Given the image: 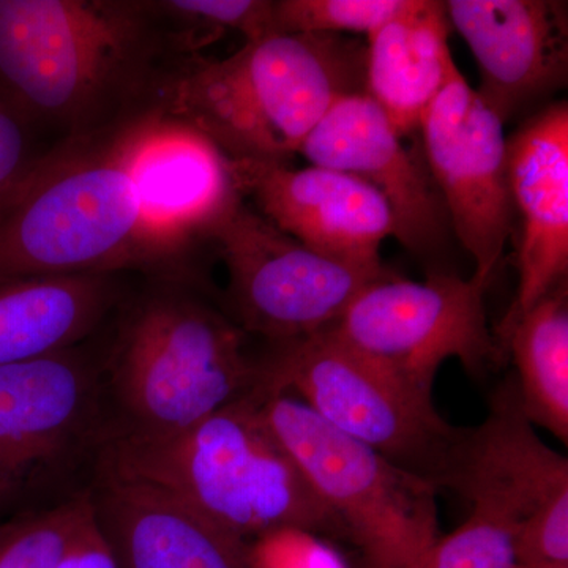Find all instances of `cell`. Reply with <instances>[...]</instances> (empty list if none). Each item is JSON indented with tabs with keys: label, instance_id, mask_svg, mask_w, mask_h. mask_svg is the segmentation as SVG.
Listing matches in <instances>:
<instances>
[{
	"label": "cell",
	"instance_id": "obj_1",
	"mask_svg": "<svg viewBox=\"0 0 568 568\" xmlns=\"http://www.w3.org/2000/svg\"><path fill=\"white\" fill-rule=\"evenodd\" d=\"M189 55L159 2L0 0V95L59 141L153 110Z\"/></svg>",
	"mask_w": 568,
	"mask_h": 568
},
{
	"label": "cell",
	"instance_id": "obj_2",
	"mask_svg": "<svg viewBox=\"0 0 568 568\" xmlns=\"http://www.w3.org/2000/svg\"><path fill=\"white\" fill-rule=\"evenodd\" d=\"M133 118L55 142L0 203V284L159 271L182 260L138 203L125 162Z\"/></svg>",
	"mask_w": 568,
	"mask_h": 568
},
{
	"label": "cell",
	"instance_id": "obj_3",
	"mask_svg": "<svg viewBox=\"0 0 568 568\" xmlns=\"http://www.w3.org/2000/svg\"><path fill=\"white\" fill-rule=\"evenodd\" d=\"M365 65L366 47L345 36L271 33L223 61L183 58L156 108L230 160L287 163L335 103L365 92Z\"/></svg>",
	"mask_w": 568,
	"mask_h": 568
},
{
	"label": "cell",
	"instance_id": "obj_4",
	"mask_svg": "<svg viewBox=\"0 0 568 568\" xmlns=\"http://www.w3.org/2000/svg\"><path fill=\"white\" fill-rule=\"evenodd\" d=\"M100 450V473L163 489L245 541L278 529L346 540L265 422L254 388L182 432L122 428L103 436Z\"/></svg>",
	"mask_w": 568,
	"mask_h": 568
},
{
	"label": "cell",
	"instance_id": "obj_5",
	"mask_svg": "<svg viewBox=\"0 0 568 568\" xmlns=\"http://www.w3.org/2000/svg\"><path fill=\"white\" fill-rule=\"evenodd\" d=\"M257 366L256 390L294 392L338 432L437 489L446 488L469 428L447 424L433 396L410 387L331 327L275 345Z\"/></svg>",
	"mask_w": 568,
	"mask_h": 568
},
{
	"label": "cell",
	"instance_id": "obj_6",
	"mask_svg": "<svg viewBox=\"0 0 568 568\" xmlns=\"http://www.w3.org/2000/svg\"><path fill=\"white\" fill-rule=\"evenodd\" d=\"M244 331L189 295L155 294L133 310L111 358L112 386L144 435L182 432L256 387Z\"/></svg>",
	"mask_w": 568,
	"mask_h": 568
},
{
	"label": "cell",
	"instance_id": "obj_7",
	"mask_svg": "<svg viewBox=\"0 0 568 568\" xmlns=\"http://www.w3.org/2000/svg\"><path fill=\"white\" fill-rule=\"evenodd\" d=\"M256 392L276 439L369 568H405L435 544V485L338 432L295 396Z\"/></svg>",
	"mask_w": 568,
	"mask_h": 568
},
{
	"label": "cell",
	"instance_id": "obj_8",
	"mask_svg": "<svg viewBox=\"0 0 568 568\" xmlns=\"http://www.w3.org/2000/svg\"><path fill=\"white\" fill-rule=\"evenodd\" d=\"M245 331L274 345L332 327L369 284L392 275L383 264L325 256L284 234L244 200L212 227Z\"/></svg>",
	"mask_w": 568,
	"mask_h": 568
},
{
	"label": "cell",
	"instance_id": "obj_9",
	"mask_svg": "<svg viewBox=\"0 0 568 568\" xmlns=\"http://www.w3.org/2000/svg\"><path fill=\"white\" fill-rule=\"evenodd\" d=\"M487 287L474 275L433 274L410 282L392 274L366 286L331 328L420 394L433 396L437 369L447 358L457 357L474 376L495 361Z\"/></svg>",
	"mask_w": 568,
	"mask_h": 568
},
{
	"label": "cell",
	"instance_id": "obj_10",
	"mask_svg": "<svg viewBox=\"0 0 568 568\" xmlns=\"http://www.w3.org/2000/svg\"><path fill=\"white\" fill-rule=\"evenodd\" d=\"M446 488L514 525L519 566H568V459L538 439L515 379L467 432Z\"/></svg>",
	"mask_w": 568,
	"mask_h": 568
},
{
	"label": "cell",
	"instance_id": "obj_11",
	"mask_svg": "<svg viewBox=\"0 0 568 568\" xmlns=\"http://www.w3.org/2000/svg\"><path fill=\"white\" fill-rule=\"evenodd\" d=\"M428 171L455 234L488 283L511 230V193L504 123L459 70L420 123Z\"/></svg>",
	"mask_w": 568,
	"mask_h": 568
},
{
	"label": "cell",
	"instance_id": "obj_12",
	"mask_svg": "<svg viewBox=\"0 0 568 568\" xmlns=\"http://www.w3.org/2000/svg\"><path fill=\"white\" fill-rule=\"evenodd\" d=\"M97 399V375L74 349L0 366V506L93 436Z\"/></svg>",
	"mask_w": 568,
	"mask_h": 568
},
{
	"label": "cell",
	"instance_id": "obj_13",
	"mask_svg": "<svg viewBox=\"0 0 568 568\" xmlns=\"http://www.w3.org/2000/svg\"><path fill=\"white\" fill-rule=\"evenodd\" d=\"M125 162L142 215L179 256L244 200L230 159L159 108L130 122Z\"/></svg>",
	"mask_w": 568,
	"mask_h": 568
},
{
	"label": "cell",
	"instance_id": "obj_14",
	"mask_svg": "<svg viewBox=\"0 0 568 568\" xmlns=\"http://www.w3.org/2000/svg\"><path fill=\"white\" fill-rule=\"evenodd\" d=\"M241 196L302 245L353 264H383L379 248L395 234L379 193L353 175L323 166L230 160Z\"/></svg>",
	"mask_w": 568,
	"mask_h": 568
},
{
	"label": "cell",
	"instance_id": "obj_15",
	"mask_svg": "<svg viewBox=\"0 0 568 568\" xmlns=\"http://www.w3.org/2000/svg\"><path fill=\"white\" fill-rule=\"evenodd\" d=\"M298 153L379 193L394 215V237L410 252H435L443 242L447 212L432 174L365 92L335 103Z\"/></svg>",
	"mask_w": 568,
	"mask_h": 568
},
{
	"label": "cell",
	"instance_id": "obj_16",
	"mask_svg": "<svg viewBox=\"0 0 568 568\" xmlns=\"http://www.w3.org/2000/svg\"><path fill=\"white\" fill-rule=\"evenodd\" d=\"M444 6L476 58L477 93L503 123L566 82V2L450 0Z\"/></svg>",
	"mask_w": 568,
	"mask_h": 568
},
{
	"label": "cell",
	"instance_id": "obj_17",
	"mask_svg": "<svg viewBox=\"0 0 568 568\" xmlns=\"http://www.w3.org/2000/svg\"><path fill=\"white\" fill-rule=\"evenodd\" d=\"M511 203L521 215L517 298L499 325L500 345L568 272V108L551 104L507 141ZM500 347V346H499Z\"/></svg>",
	"mask_w": 568,
	"mask_h": 568
},
{
	"label": "cell",
	"instance_id": "obj_18",
	"mask_svg": "<svg viewBox=\"0 0 568 568\" xmlns=\"http://www.w3.org/2000/svg\"><path fill=\"white\" fill-rule=\"evenodd\" d=\"M91 499L119 568H250L248 541L153 485L100 473Z\"/></svg>",
	"mask_w": 568,
	"mask_h": 568
},
{
	"label": "cell",
	"instance_id": "obj_19",
	"mask_svg": "<svg viewBox=\"0 0 568 568\" xmlns=\"http://www.w3.org/2000/svg\"><path fill=\"white\" fill-rule=\"evenodd\" d=\"M448 24L444 2L407 0L368 37L365 93L403 138L420 130L425 112L458 71Z\"/></svg>",
	"mask_w": 568,
	"mask_h": 568
},
{
	"label": "cell",
	"instance_id": "obj_20",
	"mask_svg": "<svg viewBox=\"0 0 568 568\" xmlns=\"http://www.w3.org/2000/svg\"><path fill=\"white\" fill-rule=\"evenodd\" d=\"M111 275L0 284V366L74 349L114 304Z\"/></svg>",
	"mask_w": 568,
	"mask_h": 568
},
{
	"label": "cell",
	"instance_id": "obj_21",
	"mask_svg": "<svg viewBox=\"0 0 568 568\" xmlns=\"http://www.w3.org/2000/svg\"><path fill=\"white\" fill-rule=\"evenodd\" d=\"M499 351L517 365L519 405L532 425L568 443L567 283L541 298L511 328Z\"/></svg>",
	"mask_w": 568,
	"mask_h": 568
},
{
	"label": "cell",
	"instance_id": "obj_22",
	"mask_svg": "<svg viewBox=\"0 0 568 568\" xmlns=\"http://www.w3.org/2000/svg\"><path fill=\"white\" fill-rule=\"evenodd\" d=\"M93 517L91 493L0 525V568H54Z\"/></svg>",
	"mask_w": 568,
	"mask_h": 568
},
{
	"label": "cell",
	"instance_id": "obj_23",
	"mask_svg": "<svg viewBox=\"0 0 568 568\" xmlns=\"http://www.w3.org/2000/svg\"><path fill=\"white\" fill-rule=\"evenodd\" d=\"M517 530L485 507L450 536L439 537L405 568H521L515 548Z\"/></svg>",
	"mask_w": 568,
	"mask_h": 568
},
{
	"label": "cell",
	"instance_id": "obj_24",
	"mask_svg": "<svg viewBox=\"0 0 568 568\" xmlns=\"http://www.w3.org/2000/svg\"><path fill=\"white\" fill-rule=\"evenodd\" d=\"M159 6L196 51L227 29L244 33L246 41L276 33L271 0H163Z\"/></svg>",
	"mask_w": 568,
	"mask_h": 568
},
{
	"label": "cell",
	"instance_id": "obj_25",
	"mask_svg": "<svg viewBox=\"0 0 568 568\" xmlns=\"http://www.w3.org/2000/svg\"><path fill=\"white\" fill-rule=\"evenodd\" d=\"M407 0H278L276 32L365 33L372 36L386 24Z\"/></svg>",
	"mask_w": 568,
	"mask_h": 568
},
{
	"label": "cell",
	"instance_id": "obj_26",
	"mask_svg": "<svg viewBox=\"0 0 568 568\" xmlns=\"http://www.w3.org/2000/svg\"><path fill=\"white\" fill-rule=\"evenodd\" d=\"M250 568H346L342 558L302 529H278L248 541Z\"/></svg>",
	"mask_w": 568,
	"mask_h": 568
},
{
	"label": "cell",
	"instance_id": "obj_27",
	"mask_svg": "<svg viewBox=\"0 0 568 568\" xmlns=\"http://www.w3.org/2000/svg\"><path fill=\"white\" fill-rule=\"evenodd\" d=\"M33 133L32 126L0 95V203L44 153L33 145Z\"/></svg>",
	"mask_w": 568,
	"mask_h": 568
},
{
	"label": "cell",
	"instance_id": "obj_28",
	"mask_svg": "<svg viewBox=\"0 0 568 568\" xmlns=\"http://www.w3.org/2000/svg\"><path fill=\"white\" fill-rule=\"evenodd\" d=\"M54 568H119L110 544L97 525L95 514Z\"/></svg>",
	"mask_w": 568,
	"mask_h": 568
},
{
	"label": "cell",
	"instance_id": "obj_29",
	"mask_svg": "<svg viewBox=\"0 0 568 568\" xmlns=\"http://www.w3.org/2000/svg\"><path fill=\"white\" fill-rule=\"evenodd\" d=\"M521 568H568V566H541V567H521Z\"/></svg>",
	"mask_w": 568,
	"mask_h": 568
}]
</instances>
